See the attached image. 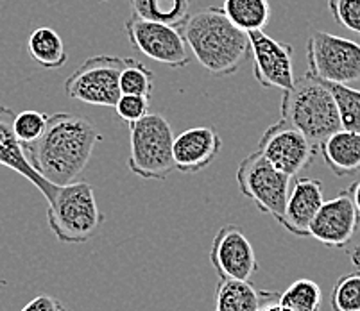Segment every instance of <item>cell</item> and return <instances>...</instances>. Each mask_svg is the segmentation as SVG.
Wrapping results in <instances>:
<instances>
[{
  "label": "cell",
  "mask_w": 360,
  "mask_h": 311,
  "mask_svg": "<svg viewBox=\"0 0 360 311\" xmlns=\"http://www.w3.org/2000/svg\"><path fill=\"white\" fill-rule=\"evenodd\" d=\"M183 36L199 65L214 75L235 74L251 52L250 34L231 24L217 6L192 15Z\"/></svg>",
  "instance_id": "obj_2"
},
{
  "label": "cell",
  "mask_w": 360,
  "mask_h": 311,
  "mask_svg": "<svg viewBox=\"0 0 360 311\" xmlns=\"http://www.w3.org/2000/svg\"><path fill=\"white\" fill-rule=\"evenodd\" d=\"M348 193H349V197H352L353 204H355L356 211H359V215H360V178L349 185Z\"/></svg>",
  "instance_id": "obj_30"
},
{
  "label": "cell",
  "mask_w": 360,
  "mask_h": 311,
  "mask_svg": "<svg viewBox=\"0 0 360 311\" xmlns=\"http://www.w3.org/2000/svg\"><path fill=\"white\" fill-rule=\"evenodd\" d=\"M333 311H360V272L339 277L330 296Z\"/></svg>",
  "instance_id": "obj_25"
},
{
  "label": "cell",
  "mask_w": 360,
  "mask_h": 311,
  "mask_svg": "<svg viewBox=\"0 0 360 311\" xmlns=\"http://www.w3.org/2000/svg\"><path fill=\"white\" fill-rule=\"evenodd\" d=\"M281 119L300 129L317 149L342 127L332 90L309 72L283 91Z\"/></svg>",
  "instance_id": "obj_3"
},
{
  "label": "cell",
  "mask_w": 360,
  "mask_h": 311,
  "mask_svg": "<svg viewBox=\"0 0 360 311\" xmlns=\"http://www.w3.org/2000/svg\"><path fill=\"white\" fill-rule=\"evenodd\" d=\"M276 297V291L258 290L251 281L221 277L215 288L214 311H260L267 300Z\"/></svg>",
  "instance_id": "obj_17"
},
{
  "label": "cell",
  "mask_w": 360,
  "mask_h": 311,
  "mask_svg": "<svg viewBox=\"0 0 360 311\" xmlns=\"http://www.w3.org/2000/svg\"><path fill=\"white\" fill-rule=\"evenodd\" d=\"M131 9L140 18L172 27L186 24L191 18V0H131Z\"/></svg>",
  "instance_id": "obj_20"
},
{
  "label": "cell",
  "mask_w": 360,
  "mask_h": 311,
  "mask_svg": "<svg viewBox=\"0 0 360 311\" xmlns=\"http://www.w3.org/2000/svg\"><path fill=\"white\" fill-rule=\"evenodd\" d=\"M250 45L253 55V74L260 86L285 91L296 83L292 65V47L265 34L264 31H251Z\"/></svg>",
  "instance_id": "obj_11"
},
{
  "label": "cell",
  "mask_w": 360,
  "mask_h": 311,
  "mask_svg": "<svg viewBox=\"0 0 360 311\" xmlns=\"http://www.w3.org/2000/svg\"><path fill=\"white\" fill-rule=\"evenodd\" d=\"M101 2H111V0H101Z\"/></svg>",
  "instance_id": "obj_33"
},
{
  "label": "cell",
  "mask_w": 360,
  "mask_h": 311,
  "mask_svg": "<svg viewBox=\"0 0 360 311\" xmlns=\"http://www.w3.org/2000/svg\"><path fill=\"white\" fill-rule=\"evenodd\" d=\"M278 303L287 311H321L323 293L316 281L301 277L287 286L285 291H281Z\"/></svg>",
  "instance_id": "obj_22"
},
{
  "label": "cell",
  "mask_w": 360,
  "mask_h": 311,
  "mask_svg": "<svg viewBox=\"0 0 360 311\" xmlns=\"http://www.w3.org/2000/svg\"><path fill=\"white\" fill-rule=\"evenodd\" d=\"M222 149L221 134L214 127H191L174 138L176 170L181 173H198L215 161Z\"/></svg>",
  "instance_id": "obj_15"
},
{
  "label": "cell",
  "mask_w": 360,
  "mask_h": 311,
  "mask_svg": "<svg viewBox=\"0 0 360 311\" xmlns=\"http://www.w3.org/2000/svg\"><path fill=\"white\" fill-rule=\"evenodd\" d=\"M176 134L169 120L158 113H149L129 126V159L127 166L135 176L150 181H163L176 170Z\"/></svg>",
  "instance_id": "obj_5"
},
{
  "label": "cell",
  "mask_w": 360,
  "mask_h": 311,
  "mask_svg": "<svg viewBox=\"0 0 360 311\" xmlns=\"http://www.w3.org/2000/svg\"><path fill=\"white\" fill-rule=\"evenodd\" d=\"M326 166L337 178L353 176L360 170V133L340 127L321 143Z\"/></svg>",
  "instance_id": "obj_18"
},
{
  "label": "cell",
  "mask_w": 360,
  "mask_h": 311,
  "mask_svg": "<svg viewBox=\"0 0 360 311\" xmlns=\"http://www.w3.org/2000/svg\"><path fill=\"white\" fill-rule=\"evenodd\" d=\"M309 74L325 83L349 84L360 79V44L317 31L307 41Z\"/></svg>",
  "instance_id": "obj_8"
},
{
  "label": "cell",
  "mask_w": 360,
  "mask_h": 311,
  "mask_svg": "<svg viewBox=\"0 0 360 311\" xmlns=\"http://www.w3.org/2000/svg\"><path fill=\"white\" fill-rule=\"evenodd\" d=\"M27 51L36 63L49 70L61 68L68 60L61 36L51 27L34 29L27 40Z\"/></svg>",
  "instance_id": "obj_19"
},
{
  "label": "cell",
  "mask_w": 360,
  "mask_h": 311,
  "mask_svg": "<svg viewBox=\"0 0 360 311\" xmlns=\"http://www.w3.org/2000/svg\"><path fill=\"white\" fill-rule=\"evenodd\" d=\"M20 311H68V307L52 296H38L29 300Z\"/></svg>",
  "instance_id": "obj_29"
},
{
  "label": "cell",
  "mask_w": 360,
  "mask_h": 311,
  "mask_svg": "<svg viewBox=\"0 0 360 311\" xmlns=\"http://www.w3.org/2000/svg\"><path fill=\"white\" fill-rule=\"evenodd\" d=\"M323 202V183L319 179L297 178L290 188L281 225L294 237H310V224Z\"/></svg>",
  "instance_id": "obj_16"
},
{
  "label": "cell",
  "mask_w": 360,
  "mask_h": 311,
  "mask_svg": "<svg viewBox=\"0 0 360 311\" xmlns=\"http://www.w3.org/2000/svg\"><path fill=\"white\" fill-rule=\"evenodd\" d=\"M260 311H287V310L281 306L280 303H278V299H276V303H273V299H271V300H267L264 306H262Z\"/></svg>",
  "instance_id": "obj_31"
},
{
  "label": "cell",
  "mask_w": 360,
  "mask_h": 311,
  "mask_svg": "<svg viewBox=\"0 0 360 311\" xmlns=\"http://www.w3.org/2000/svg\"><path fill=\"white\" fill-rule=\"evenodd\" d=\"M47 222L60 244H86L104 222L91 185L74 181L58 188L47 202Z\"/></svg>",
  "instance_id": "obj_4"
},
{
  "label": "cell",
  "mask_w": 360,
  "mask_h": 311,
  "mask_svg": "<svg viewBox=\"0 0 360 311\" xmlns=\"http://www.w3.org/2000/svg\"><path fill=\"white\" fill-rule=\"evenodd\" d=\"M222 9L231 24L245 32L264 31L271 20L269 0H224Z\"/></svg>",
  "instance_id": "obj_21"
},
{
  "label": "cell",
  "mask_w": 360,
  "mask_h": 311,
  "mask_svg": "<svg viewBox=\"0 0 360 311\" xmlns=\"http://www.w3.org/2000/svg\"><path fill=\"white\" fill-rule=\"evenodd\" d=\"M16 113L8 106L0 104V165L8 166L13 172L20 173L22 178L27 179L32 186L40 190L45 201H51L60 186L45 179L29 161L25 154L24 143L18 140L15 133Z\"/></svg>",
  "instance_id": "obj_14"
},
{
  "label": "cell",
  "mask_w": 360,
  "mask_h": 311,
  "mask_svg": "<svg viewBox=\"0 0 360 311\" xmlns=\"http://www.w3.org/2000/svg\"><path fill=\"white\" fill-rule=\"evenodd\" d=\"M235 178L242 195L250 199L258 211L281 224L292 181L289 173L276 168L260 150H257L238 163Z\"/></svg>",
  "instance_id": "obj_6"
},
{
  "label": "cell",
  "mask_w": 360,
  "mask_h": 311,
  "mask_svg": "<svg viewBox=\"0 0 360 311\" xmlns=\"http://www.w3.org/2000/svg\"><path fill=\"white\" fill-rule=\"evenodd\" d=\"M153 86H155V74L139 60L126 58V67L120 74V91L150 97Z\"/></svg>",
  "instance_id": "obj_24"
},
{
  "label": "cell",
  "mask_w": 360,
  "mask_h": 311,
  "mask_svg": "<svg viewBox=\"0 0 360 311\" xmlns=\"http://www.w3.org/2000/svg\"><path fill=\"white\" fill-rule=\"evenodd\" d=\"M328 11L337 24L360 34V0H328Z\"/></svg>",
  "instance_id": "obj_27"
},
{
  "label": "cell",
  "mask_w": 360,
  "mask_h": 311,
  "mask_svg": "<svg viewBox=\"0 0 360 311\" xmlns=\"http://www.w3.org/2000/svg\"><path fill=\"white\" fill-rule=\"evenodd\" d=\"M210 261L224 279L250 281L258 270L253 245L240 225L235 224H226L217 231L212 240Z\"/></svg>",
  "instance_id": "obj_12"
},
{
  "label": "cell",
  "mask_w": 360,
  "mask_h": 311,
  "mask_svg": "<svg viewBox=\"0 0 360 311\" xmlns=\"http://www.w3.org/2000/svg\"><path fill=\"white\" fill-rule=\"evenodd\" d=\"M126 67V58L94 55L75 68L65 81V93L74 100L91 106L115 107L120 99V74Z\"/></svg>",
  "instance_id": "obj_7"
},
{
  "label": "cell",
  "mask_w": 360,
  "mask_h": 311,
  "mask_svg": "<svg viewBox=\"0 0 360 311\" xmlns=\"http://www.w3.org/2000/svg\"><path fill=\"white\" fill-rule=\"evenodd\" d=\"M258 150L276 168L289 173L290 178L305 170L317 154V147L305 134L283 119L264 131L258 142Z\"/></svg>",
  "instance_id": "obj_10"
},
{
  "label": "cell",
  "mask_w": 360,
  "mask_h": 311,
  "mask_svg": "<svg viewBox=\"0 0 360 311\" xmlns=\"http://www.w3.org/2000/svg\"><path fill=\"white\" fill-rule=\"evenodd\" d=\"M103 134L81 114L56 113L40 140L24 145L29 161L38 172L58 186L74 183L86 168L91 152Z\"/></svg>",
  "instance_id": "obj_1"
},
{
  "label": "cell",
  "mask_w": 360,
  "mask_h": 311,
  "mask_svg": "<svg viewBox=\"0 0 360 311\" xmlns=\"http://www.w3.org/2000/svg\"><path fill=\"white\" fill-rule=\"evenodd\" d=\"M47 124L49 114L34 110L22 111L15 119V133L24 145H29L41 138V134L47 129Z\"/></svg>",
  "instance_id": "obj_26"
},
{
  "label": "cell",
  "mask_w": 360,
  "mask_h": 311,
  "mask_svg": "<svg viewBox=\"0 0 360 311\" xmlns=\"http://www.w3.org/2000/svg\"><path fill=\"white\" fill-rule=\"evenodd\" d=\"M349 258H352V263H353V267H355V270L360 272V244L353 249L352 254H349Z\"/></svg>",
  "instance_id": "obj_32"
},
{
  "label": "cell",
  "mask_w": 360,
  "mask_h": 311,
  "mask_svg": "<svg viewBox=\"0 0 360 311\" xmlns=\"http://www.w3.org/2000/svg\"><path fill=\"white\" fill-rule=\"evenodd\" d=\"M126 34L136 51L156 63L170 68H185L191 63L185 36L178 27L131 15L126 22Z\"/></svg>",
  "instance_id": "obj_9"
},
{
  "label": "cell",
  "mask_w": 360,
  "mask_h": 311,
  "mask_svg": "<svg viewBox=\"0 0 360 311\" xmlns=\"http://www.w3.org/2000/svg\"><path fill=\"white\" fill-rule=\"evenodd\" d=\"M326 84L335 97L342 129L360 133V90H355L349 84Z\"/></svg>",
  "instance_id": "obj_23"
},
{
  "label": "cell",
  "mask_w": 360,
  "mask_h": 311,
  "mask_svg": "<svg viewBox=\"0 0 360 311\" xmlns=\"http://www.w3.org/2000/svg\"><path fill=\"white\" fill-rule=\"evenodd\" d=\"M360 215L348 190L323 202L310 224V237L330 249H345L355 237Z\"/></svg>",
  "instance_id": "obj_13"
},
{
  "label": "cell",
  "mask_w": 360,
  "mask_h": 311,
  "mask_svg": "<svg viewBox=\"0 0 360 311\" xmlns=\"http://www.w3.org/2000/svg\"><path fill=\"white\" fill-rule=\"evenodd\" d=\"M149 104L150 97L122 93L120 95V99L117 100L115 111L120 117V120H124V122L131 126V124H136L139 120H142L143 117L149 114Z\"/></svg>",
  "instance_id": "obj_28"
}]
</instances>
